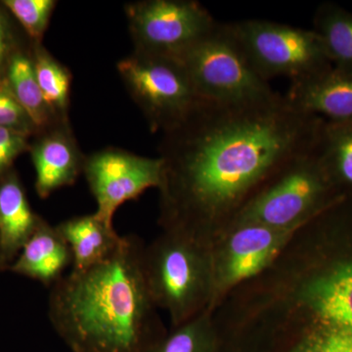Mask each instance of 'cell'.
Returning a JSON list of instances; mask_svg holds the SVG:
<instances>
[{"mask_svg": "<svg viewBox=\"0 0 352 352\" xmlns=\"http://www.w3.org/2000/svg\"><path fill=\"white\" fill-rule=\"evenodd\" d=\"M82 173L96 201L95 215L113 226V215L122 204L160 188L163 161L110 147L85 157Z\"/></svg>", "mask_w": 352, "mask_h": 352, "instance_id": "8fae6325", "label": "cell"}, {"mask_svg": "<svg viewBox=\"0 0 352 352\" xmlns=\"http://www.w3.org/2000/svg\"><path fill=\"white\" fill-rule=\"evenodd\" d=\"M30 147L36 170V190L41 198L75 184L83 173V156L69 122H57L36 134Z\"/></svg>", "mask_w": 352, "mask_h": 352, "instance_id": "7c38bea8", "label": "cell"}, {"mask_svg": "<svg viewBox=\"0 0 352 352\" xmlns=\"http://www.w3.org/2000/svg\"><path fill=\"white\" fill-rule=\"evenodd\" d=\"M212 315L220 352H352V198L300 226Z\"/></svg>", "mask_w": 352, "mask_h": 352, "instance_id": "7a4b0ae2", "label": "cell"}, {"mask_svg": "<svg viewBox=\"0 0 352 352\" xmlns=\"http://www.w3.org/2000/svg\"><path fill=\"white\" fill-rule=\"evenodd\" d=\"M201 100L249 104L276 96L248 62L226 23L176 58Z\"/></svg>", "mask_w": 352, "mask_h": 352, "instance_id": "52a82bcc", "label": "cell"}, {"mask_svg": "<svg viewBox=\"0 0 352 352\" xmlns=\"http://www.w3.org/2000/svg\"><path fill=\"white\" fill-rule=\"evenodd\" d=\"M20 48L11 14L0 4V78L6 75L11 57Z\"/></svg>", "mask_w": 352, "mask_h": 352, "instance_id": "d4e9b609", "label": "cell"}, {"mask_svg": "<svg viewBox=\"0 0 352 352\" xmlns=\"http://www.w3.org/2000/svg\"><path fill=\"white\" fill-rule=\"evenodd\" d=\"M32 135L15 129L0 127V177L8 173L13 162L25 151H30Z\"/></svg>", "mask_w": 352, "mask_h": 352, "instance_id": "cb8c5ba5", "label": "cell"}, {"mask_svg": "<svg viewBox=\"0 0 352 352\" xmlns=\"http://www.w3.org/2000/svg\"><path fill=\"white\" fill-rule=\"evenodd\" d=\"M6 78L14 96L28 113L38 132L61 122L53 116L39 88L32 53L16 51L7 66Z\"/></svg>", "mask_w": 352, "mask_h": 352, "instance_id": "d6986e66", "label": "cell"}, {"mask_svg": "<svg viewBox=\"0 0 352 352\" xmlns=\"http://www.w3.org/2000/svg\"><path fill=\"white\" fill-rule=\"evenodd\" d=\"M323 120L280 94L249 104L199 99L160 143L162 230L212 243L274 171L314 147Z\"/></svg>", "mask_w": 352, "mask_h": 352, "instance_id": "6da1fadb", "label": "cell"}, {"mask_svg": "<svg viewBox=\"0 0 352 352\" xmlns=\"http://www.w3.org/2000/svg\"><path fill=\"white\" fill-rule=\"evenodd\" d=\"M31 53L36 80L48 108L58 120L69 122L71 72L41 43H32Z\"/></svg>", "mask_w": 352, "mask_h": 352, "instance_id": "ffe728a7", "label": "cell"}, {"mask_svg": "<svg viewBox=\"0 0 352 352\" xmlns=\"http://www.w3.org/2000/svg\"><path fill=\"white\" fill-rule=\"evenodd\" d=\"M134 52L176 59L217 27L197 0H141L124 6Z\"/></svg>", "mask_w": 352, "mask_h": 352, "instance_id": "9c48e42d", "label": "cell"}, {"mask_svg": "<svg viewBox=\"0 0 352 352\" xmlns=\"http://www.w3.org/2000/svg\"><path fill=\"white\" fill-rule=\"evenodd\" d=\"M71 264L73 265V256L66 241L56 226L41 219L36 231L9 268L52 287L63 277L64 271Z\"/></svg>", "mask_w": 352, "mask_h": 352, "instance_id": "5bb4252c", "label": "cell"}, {"mask_svg": "<svg viewBox=\"0 0 352 352\" xmlns=\"http://www.w3.org/2000/svg\"><path fill=\"white\" fill-rule=\"evenodd\" d=\"M315 32L320 36L333 69L352 76V12L332 1L317 7Z\"/></svg>", "mask_w": 352, "mask_h": 352, "instance_id": "ac0fdd59", "label": "cell"}, {"mask_svg": "<svg viewBox=\"0 0 352 352\" xmlns=\"http://www.w3.org/2000/svg\"><path fill=\"white\" fill-rule=\"evenodd\" d=\"M219 340L212 315L206 311L171 327L147 352H217Z\"/></svg>", "mask_w": 352, "mask_h": 352, "instance_id": "44dd1931", "label": "cell"}, {"mask_svg": "<svg viewBox=\"0 0 352 352\" xmlns=\"http://www.w3.org/2000/svg\"><path fill=\"white\" fill-rule=\"evenodd\" d=\"M56 228L71 250L73 272H82L101 263L122 238L113 226L104 223L95 214L72 217Z\"/></svg>", "mask_w": 352, "mask_h": 352, "instance_id": "2e32d148", "label": "cell"}, {"mask_svg": "<svg viewBox=\"0 0 352 352\" xmlns=\"http://www.w3.org/2000/svg\"><path fill=\"white\" fill-rule=\"evenodd\" d=\"M0 127L15 129L34 135L38 129L14 96L6 75L0 78Z\"/></svg>", "mask_w": 352, "mask_h": 352, "instance_id": "603a6c76", "label": "cell"}, {"mask_svg": "<svg viewBox=\"0 0 352 352\" xmlns=\"http://www.w3.org/2000/svg\"><path fill=\"white\" fill-rule=\"evenodd\" d=\"M6 10L18 21L32 39V43H41L53 11L55 0H4Z\"/></svg>", "mask_w": 352, "mask_h": 352, "instance_id": "7402d4cb", "label": "cell"}, {"mask_svg": "<svg viewBox=\"0 0 352 352\" xmlns=\"http://www.w3.org/2000/svg\"><path fill=\"white\" fill-rule=\"evenodd\" d=\"M212 243L175 230L162 233L145 245L143 271L157 309L171 327L210 311L214 291Z\"/></svg>", "mask_w": 352, "mask_h": 352, "instance_id": "277c9868", "label": "cell"}, {"mask_svg": "<svg viewBox=\"0 0 352 352\" xmlns=\"http://www.w3.org/2000/svg\"><path fill=\"white\" fill-rule=\"evenodd\" d=\"M285 97L298 110L327 122H352V76L335 69L292 82Z\"/></svg>", "mask_w": 352, "mask_h": 352, "instance_id": "4fadbf2b", "label": "cell"}, {"mask_svg": "<svg viewBox=\"0 0 352 352\" xmlns=\"http://www.w3.org/2000/svg\"><path fill=\"white\" fill-rule=\"evenodd\" d=\"M296 231L236 221L219 233L210 244L214 279L210 312L234 289L266 270Z\"/></svg>", "mask_w": 352, "mask_h": 352, "instance_id": "30bf717a", "label": "cell"}, {"mask_svg": "<svg viewBox=\"0 0 352 352\" xmlns=\"http://www.w3.org/2000/svg\"><path fill=\"white\" fill-rule=\"evenodd\" d=\"M41 219L32 212L15 173L0 177V267H10Z\"/></svg>", "mask_w": 352, "mask_h": 352, "instance_id": "9a60e30c", "label": "cell"}, {"mask_svg": "<svg viewBox=\"0 0 352 352\" xmlns=\"http://www.w3.org/2000/svg\"><path fill=\"white\" fill-rule=\"evenodd\" d=\"M226 24L252 68L265 82L280 76L298 82L333 68L314 29L264 19Z\"/></svg>", "mask_w": 352, "mask_h": 352, "instance_id": "8992f818", "label": "cell"}, {"mask_svg": "<svg viewBox=\"0 0 352 352\" xmlns=\"http://www.w3.org/2000/svg\"><path fill=\"white\" fill-rule=\"evenodd\" d=\"M340 199L314 144L274 171L233 222H256L295 231Z\"/></svg>", "mask_w": 352, "mask_h": 352, "instance_id": "5b68a950", "label": "cell"}, {"mask_svg": "<svg viewBox=\"0 0 352 352\" xmlns=\"http://www.w3.org/2000/svg\"><path fill=\"white\" fill-rule=\"evenodd\" d=\"M315 150L340 196L352 197V122H331L324 120Z\"/></svg>", "mask_w": 352, "mask_h": 352, "instance_id": "e0dca14e", "label": "cell"}, {"mask_svg": "<svg viewBox=\"0 0 352 352\" xmlns=\"http://www.w3.org/2000/svg\"><path fill=\"white\" fill-rule=\"evenodd\" d=\"M145 245L122 236L101 263L51 287L48 316L74 352H147L166 333L143 271Z\"/></svg>", "mask_w": 352, "mask_h": 352, "instance_id": "3957f363", "label": "cell"}, {"mask_svg": "<svg viewBox=\"0 0 352 352\" xmlns=\"http://www.w3.org/2000/svg\"><path fill=\"white\" fill-rule=\"evenodd\" d=\"M117 69L153 132L175 126L199 101L184 69L173 58L133 51Z\"/></svg>", "mask_w": 352, "mask_h": 352, "instance_id": "ba28073f", "label": "cell"}]
</instances>
